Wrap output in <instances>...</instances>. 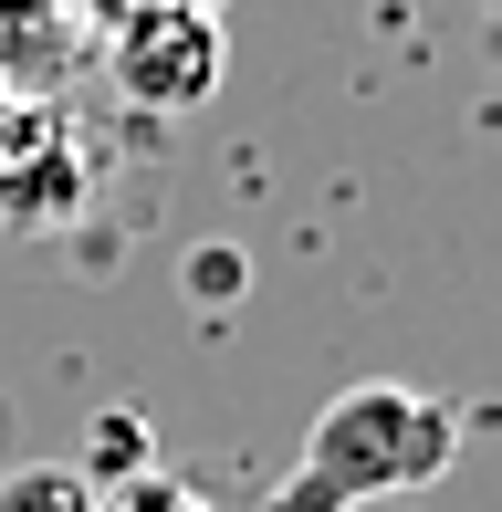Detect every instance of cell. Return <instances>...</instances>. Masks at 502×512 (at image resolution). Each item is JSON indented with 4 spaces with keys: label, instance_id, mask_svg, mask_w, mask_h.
Instances as JSON below:
<instances>
[{
    "label": "cell",
    "instance_id": "obj_6",
    "mask_svg": "<svg viewBox=\"0 0 502 512\" xmlns=\"http://www.w3.org/2000/svg\"><path fill=\"white\" fill-rule=\"evenodd\" d=\"M189 283L210 293V304H231V293H241V251H231V241H210V251H189Z\"/></svg>",
    "mask_w": 502,
    "mask_h": 512
},
{
    "label": "cell",
    "instance_id": "obj_4",
    "mask_svg": "<svg viewBox=\"0 0 502 512\" xmlns=\"http://www.w3.org/2000/svg\"><path fill=\"white\" fill-rule=\"evenodd\" d=\"M0 512H95V481L74 460H21L0 471Z\"/></svg>",
    "mask_w": 502,
    "mask_h": 512
},
{
    "label": "cell",
    "instance_id": "obj_3",
    "mask_svg": "<svg viewBox=\"0 0 502 512\" xmlns=\"http://www.w3.org/2000/svg\"><path fill=\"white\" fill-rule=\"evenodd\" d=\"M136 471H157V460H147V418H136V408H95V418H84V481L116 492V481H136Z\"/></svg>",
    "mask_w": 502,
    "mask_h": 512
},
{
    "label": "cell",
    "instance_id": "obj_5",
    "mask_svg": "<svg viewBox=\"0 0 502 512\" xmlns=\"http://www.w3.org/2000/svg\"><path fill=\"white\" fill-rule=\"evenodd\" d=\"M95 512H210V502H199L189 481H168V471H136L116 492H95Z\"/></svg>",
    "mask_w": 502,
    "mask_h": 512
},
{
    "label": "cell",
    "instance_id": "obj_1",
    "mask_svg": "<svg viewBox=\"0 0 502 512\" xmlns=\"http://www.w3.org/2000/svg\"><path fill=\"white\" fill-rule=\"evenodd\" d=\"M450 460H461V408L367 377V387H335V398L314 408L304 450H293L283 492L262 512H367V502L429 492Z\"/></svg>",
    "mask_w": 502,
    "mask_h": 512
},
{
    "label": "cell",
    "instance_id": "obj_2",
    "mask_svg": "<svg viewBox=\"0 0 502 512\" xmlns=\"http://www.w3.org/2000/svg\"><path fill=\"white\" fill-rule=\"evenodd\" d=\"M220 74H231L220 11H189V21H126V32H116V84H126V105H147V115L210 105Z\"/></svg>",
    "mask_w": 502,
    "mask_h": 512
},
{
    "label": "cell",
    "instance_id": "obj_7",
    "mask_svg": "<svg viewBox=\"0 0 502 512\" xmlns=\"http://www.w3.org/2000/svg\"><path fill=\"white\" fill-rule=\"evenodd\" d=\"M95 11L126 32V21H189V11H220V0H95Z\"/></svg>",
    "mask_w": 502,
    "mask_h": 512
}]
</instances>
